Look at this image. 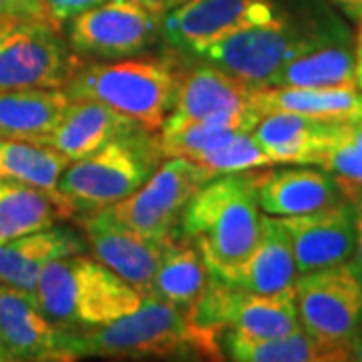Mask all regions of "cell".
<instances>
[{
    "mask_svg": "<svg viewBox=\"0 0 362 362\" xmlns=\"http://www.w3.org/2000/svg\"><path fill=\"white\" fill-rule=\"evenodd\" d=\"M183 235L194 244L211 276L228 282L258 244L262 214L250 171L202 185L183 211Z\"/></svg>",
    "mask_w": 362,
    "mask_h": 362,
    "instance_id": "1",
    "label": "cell"
},
{
    "mask_svg": "<svg viewBox=\"0 0 362 362\" xmlns=\"http://www.w3.org/2000/svg\"><path fill=\"white\" fill-rule=\"evenodd\" d=\"M75 350L78 358H221L220 334L197 326L187 312L156 296H145L137 310L119 320L75 328Z\"/></svg>",
    "mask_w": 362,
    "mask_h": 362,
    "instance_id": "2",
    "label": "cell"
},
{
    "mask_svg": "<svg viewBox=\"0 0 362 362\" xmlns=\"http://www.w3.org/2000/svg\"><path fill=\"white\" fill-rule=\"evenodd\" d=\"M33 296L49 320L65 328H93L119 320L137 310L145 298L115 272L83 254L49 262Z\"/></svg>",
    "mask_w": 362,
    "mask_h": 362,
    "instance_id": "3",
    "label": "cell"
},
{
    "mask_svg": "<svg viewBox=\"0 0 362 362\" xmlns=\"http://www.w3.org/2000/svg\"><path fill=\"white\" fill-rule=\"evenodd\" d=\"M181 71L168 57H135L115 63H83L65 87L71 99H90L115 109L153 133L171 113Z\"/></svg>",
    "mask_w": 362,
    "mask_h": 362,
    "instance_id": "4",
    "label": "cell"
},
{
    "mask_svg": "<svg viewBox=\"0 0 362 362\" xmlns=\"http://www.w3.org/2000/svg\"><path fill=\"white\" fill-rule=\"evenodd\" d=\"M137 131L113 139L90 156L69 163L59 180V189L77 211H99L137 192L163 159L156 139Z\"/></svg>",
    "mask_w": 362,
    "mask_h": 362,
    "instance_id": "5",
    "label": "cell"
},
{
    "mask_svg": "<svg viewBox=\"0 0 362 362\" xmlns=\"http://www.w3.org/2000/svg\"><path fill=\"white\" fill-rule=\"evenodd\" d=\"M83 63L45 18L0 21V90L65 89Z\"/></svg>",
    "mask_w": 362,
    "mask_h": 362,
    "instance_id": "6",
    "label": "cell"
},
{
    "mask_svg": "<svg viewBox=\"0 0 362 362\" xmlns=\"http://www.w3.org/2000/svg\"><path fill=\"white\" fill-rule=\"evenodd\" d=\"M197 326L221 334L233 330L250 338H276L302 328L294 286L282 292H250L209 274L202 300L187 312Z\"/></svg>",
    "mask_w": 362,
    "mask_h": 362,
    "instance_id": "7",
    "label": "cell"
},
{
    "mask_svg": "<svg viewBox=\"0 0 362 362\" xmlns=\"http://www.w3.org/2000/svg\"><path fill=\"white\" fill-rule=\"evenodd\" d=\"M342 33L304 30L292 26L284 16L233 33L202 52L207 61L232 73L254 87H266L268 78L304 52L320 47Z\"/></svg>",
    "mask_w": 362,
    "mask_h": 362,
    "instance_id": "8",
    "label": "cell"
},
{
    "mask_svg": "<svg viewBox=\"0 0 362 362\" xmlns=\"http://www.w3.org/2000/svg\"><path fill=\"white\" fill-rule=\"evenodd\" d=\"M209 180L206 169L192 159L168 157L137 192L105 211L133 232L168 240L175 235L189 199Z\"/></svg>",
    "mask_w": 362,
    "mask_h": 362,
    "instance_id": "9",
    "label": "cell"
},
{
    "mask_svg": "<svg viewBox=\"0 0 362 362\" xmlns=\"http://www.w3.org/2000/svg\"><path fill=\"white\" fill-rule=\"evenodd\" d=\"M294 292L304 330L350 344L362 322V274L352 262L300 274Z\"/></svg>",
    "mask_w": 362,
    "mask_h": 362,
    "instance_id": "10",
    "label": "cell"
},
{
    "mask_svg": "<svg viewBox=\"0 0 362 362\" xmlns=\"http://www.w3.org/2000/svg\"><path fill=\"white\" fill-rule=\"evenodd\" d=\"M161 33V18L133 0H105L69 23V45L77 54L125 59L143 52Z\"/></svg>",
    "mask_w": 362,
    "mask_h": 362,
    "instance_id": "11",
    "label": "cell"
},
{
    "mask_svg": "<svg viewBox=\"0 0 362 362\" xmlns=\"http://www.w3.org/2000/svg\"><path fill=\"white\" fill-rule=\"evenodd\" d=\"M270 0H183L161 18V33L180 51L199 54L233 33L278 18Z\"/></svg>",
    "mask_w": 362,
    "mask_h": 362,
    "instance_id": "12",
    "label": "cell"
},
{
    "mask_svg": "<svg viewBox=\"0 0 362 362\" xmlns=\"http://www.w3.org/2000/svg\"><path fill=\"white\" fill-rule=\"evenodd\" d=\"M0 340L13 361H77L75 328L49 320L33 294L0 284Z\"/></svg>",
    "mask_w": 362,
    "mask_h": 362,
    "instance_id": "13",
    "label": "cell"
},
{
    "mask_svg": "<svg viewBox=\"0 0 362 362\" xmlns=\"http://www.w3.org/2000/svg\"><path fill=\"white\" fill-rule=\"evenodd\" d=\"M81 226L87 233L89 246L97 262H101L125 282H129L133 288H137L143 296L153 294L159 259L163 247L173 235L168 240L147 238L115 221L105 209L90 211L81 221Z\"/></svg>",
    "mask_w": 362,
    "mask_h": 362,
    "instance_id": "14",
    "label": "cell"
},
{
    "mask_svg": "<svg viewBox=\"0 0 362 362\" xmlns=\"http://www.w3.org/2000/svg\"><path fill=\"white\" fill-rule=\"evenodd\" d=\"M290 235L298 274L350 262L356 244V207L349 199L310 214L280 218Z\"/></svg>",
    "mask_w": 362,
    "mask_h": 362,
    "instance_id": "15",
    "label": "cell"
},
{
    "mask_svg": "<svg viewBox=\"0 0 362 362\" xmlns=\"http://www.w3.org/2000/svg\"><path fill=\"white\" fill-rule=\"evenodd\" d=\"M346 127L344 121L268 113L259 119L252 135L274 165H320L324 156L346 135Z\"/></svg>",
    "mask_w": 362,
    "mask_h": 362,
    "instance_id": "16",
    "label": "cell"
},
{
    "mask_svg": "<svg viewBox=\"0 0 362 362\" xmlns=\"http://www.w3.org/2000/svg\"><path fill=\"white\" fill-rule=\"evenodd\" d=\"M250 180L262 214L274 218L310 214L344 199L337 180L324 169H254L250 171Z\"/></svg>",
    "mask_w": 362,
    "mask_h": 362,
    "instance_id": "17",
    "label": "cell"
},
{
    "mask_svg": "<svg viewBox=\"0 0 362 362\" xmlns=\"http://www.w3.org/2000/svg\"><path fill=\"white\" fill-rule=\"evenodd\" d=\"M256 87L220 66L202 65L183 75L175 105L168 123H192L207 119H226L256 111L252 107Z\"/></svg>",
    "mask_w": 362,
    "mask_h": 362,
    "instance_id": "18",
    "label": "cell"
},
{
    "mask_svg": "<svg viewBox=\"0 0 362 362\" xmlns=\"http://www.w3.org/2000/svg\"><path fill=\"white\" fill-rule=\"evenodd\" d=\"M137 131L145 129L107 105L90 99H71L65 115L40 145H49L71 161H77L99 151L113 139Z\"/></svg>",
    "mask_w": 362,
    "mask_h": 362,
    "instance_id": "19",
    "label": "cell"
},
{
    "mask_svg": "<svg viewBox=\"0 0 362 362\" xmlns=\"http://www.w3.org/2000/svg\"><path fill=\"white\" fill-rule=\"evenodd\" d=\"M296 259L290 235L280 218L262 214V230L258 244L250 252L240 268L233 272L228 284L250 292H282L296 284Z\"/></svg>",
    "mask_w": 362,
    "mask_h": 362,
    "instance_id": "20",
    "label": "cell"
},
{
    "mask_svg": "<svg viewBox=\"0 0 362 362\" xmlns=\"http://www.w3.org/2000/svg\"><path fill=\"white\" fill-rule=\"evenodd\" d=\"M83 240L77 233L54 226L4 242L0 244V284L33 294L39 284L40 272L49 262L83 254Z\"/></svg>",
    "mask_w": 362,
    "mask_h": 362,
    "instance_id": "21",
    "label": "cell"
},
{
    "mask_svg": "<svg viewBox=\"0 0 362 362\" xmlns=\"http://www.w3.org/2000/svg\"><path fill=\"white\" fill-rule=\"evenodd\" d=\"M221 349L238 362H346L352 361L350 344L324 340L300 328L276 338H250L223 330Z\"/></svg>",
    "mask_w": 362,
    "mask_h": 362,
    "instance_id": "22",
    "label": "cell"
},
{
    "mask_svg": "<svg viewBox=\"0 0 362 362\" xmlns=\"http://www.w3.org/2000/svg\"><path fill=\"white\" fill-rule=\"evenodd\" d=\"M252 107L259 115H298L344 121L362 119V89L354 87H256Z\"/></svg>",
    "mask_w": 362,
    "mask_h": 362,
    "instance_id": "23",
    "label": "cell"
},
{
    "mask_svg": "<svg viewBox=\"0 0 362 362\" xmlns=\"http://www.w3.org/2000/svg\"><path fill=\"white\" fill-rule=\"evenodd\" d=\"M69 163V157L54 151L49 145L0 137V180L21 181L49 194L61 209L63 220L77 214V209L66 202L59 189V180Z\"/></svg>",
    "mask_w": 362,
    "mask_h": 362,
    "instance_id": "24",
    "label": "cell"
},
{
    "mask_svg": "<svg viewBox=\"0 0 362 362\" xmlns=\"http://www.w3.org/2000/svg\"><path fill=\"white\" fill-rule=\"evenodd\" d=\"M65 89L0 90V137L40 143L65 115Z\"/></svg>",
    "mask_w": 362,
    "mask_h": 362,
    "instance_id": "25",
    "label": "cell"
},
{
    "mask_svg": "<svg viewBox=\"0 0 362 362\" xmlns=\"http://www.w3.org/2000/svg\"><path fill=\"white\" fill-rule=\"evenodd\" d=\"M356 63L354 47L338 35L312 51L282 65L266 87H354ZM358 87V85H356Z\"/></svg>",
    "mask_w": 362,
    "mask_h": 362,
    "instance_id": "26",
    "label": "cell"
},
{
    "mask_svg": "<svg viewBox=\"0 0 362 362\" xmlns=\"http://www.w3.org/2000/svg\"><path fill=\"white\" fill-rule=\"evenodd\" d=\"M207 282L209 270L199 250L173 235L163 247L151 296L189 312L204 296Z\"/></svg>",
    "mask_w": 362,
    "mask_h": 362,
    "instance_id": "27",
    "label": "cell"
},
{
    "mask_svg": "<svg viewBox=\"0 0 362 362\" xmlns=\"http://www.w3.org/2000/svg\"><path fill=\"white\" fill-rule=\"evenodd\" d=\"M63 220L51 195L21 181L0 180V244L49 230Z\"/></svg>",
    "mask_w": 362,
    "mask_h": 362,
    "instance_id": "28",
    "label": "cell"
},
{
    "mask_svg": "<svg viewBox=\"0 0 362 362\" xmlns=\"http://www.w3.org/2000/svg\"><path fill=\"white\" fill-rule=\"evenodd\" d=\"M192 161L206 169L211 180L220 175L246 173V171L274 165V161L264 153V149L259 147L252 133H238L228 141L197 156Z\"/></svg>",
    "mask_w": 362,
    "mask_h": 362,
    "instance_id": "29",
    "label": "cell"
},
{
    "mask_svg": "<svg viewBox=\"0 0 362 362\" xmlns=\"http://www.w3.org/2000/svg\"><path fill=\"white\" fill-rule=\"evenodd\" d=\"M337 180L344 199L354 202V197L362 192V147L346 135L324 156L320 165Z\"/></svg>",
    "mask_w": 362,
    "mask_h": 362,
    "instance_id": "30",
    "label": "cell"
},
{
    "mask_svg": "<svg viewBox=\"0 0 362 362\" xmlns=\"http://www.w3.org/2000/svg\"><path fill=\"white\" fill-rule=\"evenodd\" d=\"M105 0H40L42 18L57 28L69 25L75 16L101 4Z\"/></svg>",
    "mask_w": 362,
    "mask_h": 362,
    "instance_id": "31",
    "label": "cell"
},
{
    "mask_svg": "<svg viewBox=\"0 0 362 362\" xmlns=\"http://www.w3.org/2000/svg\"><path fill=\"white\" fill-rule=\"evenodd\" d=\"M0 18H42L40 0H0Z\"/></svg>",
    "mask_w": 362,
    "mask_h": 362,
    "instance_id": "32",
    "label": "cell"
},
{
    "mask_svg": "<svg viewBox=\"0 0 362 362\" xmlns=\"http://www.w3.org/2000/svg\"><path fill=\"white\" fill-rule=\"evenodd\" d=\"M354 23V63H356V85L362 89V6L344 11Z\"/></svg>",
    "mask_w": 362,
    "mask_h": 362,
    "instance_id": "33",
    "label": "cell"
},
{
    "mask_svg": "<svg viewBox=\"0 0 362 362\" xmlns=\"http://www.w3.org/2000/svg\"><path fill=\"white\" fill-rule=\"evenodd\" d=\"M356 207V244H354V254H352V264H354V268L362 274V202H356L354 204Z\"/></svg>",
    "mask_w": 362,
    "mask_h": 362,
    "instance_id": "34",
    "label": "cell"
},
{
    "mask_svg": "<svg viewBox=\"0 0 362 362\" xmlns=\"http://www.w3.org/2000/svg\"><path fill=\"white\" fill-rule=\"evenodd\" d=\"M137 4H141L143 8H147L151 14H156L159 18H163V14L169 13L173 6L180 4V0H133Z\"/></svg>",
    "mask_w": 362,
    "mask_h": 362,
    "instance_id": "35",
    "label": "cell"
},
{
    "mask_svg": "<svg viewBox=\"0 0 362 362\" xmlns=\"http://www.w3.org/2000/svg\"><path fill=\"white\" fill-rule=\"evenodd\" d=\"M350 354H352V361L362 362V322L350 340Z\"/></svg>",
    "mask_w": 362,
    "mask_h": 362,
    "instance_id": "36",
    "label": "cell"
},
{
    "mask_svg": "<svg viewBox=\"0 0 362 362\" xmlns=\"http://www.w3.org/2000/svg\"><path fill=\"white\" fill-rule=\"evenodd\" d=\"M337 4L342 6V11H350V8H361L362 0H334Z\"/></svg>",
    "mask_w": 362,
    "mask_h": 362,
    "instance_id": "37",
    "label": "cell"
},
{
    "mask_svg": "<svg viewBox=\"0 0 362 362\" xmlns=\"http://www.w3.org/2000/svg\"><path fill=\"white\" fill-rule=\"evenodd\" d=\"M0 362H13V356H11V352L6 350V346L2 344V340H0Z\"/></svg>",
    "mask_w": 362,
    "mask_h": 362,
    "instance_id": "38",
    "label": "cell"
},
{
    "mask_svg": "<svg viewBox=\"0 0 362 362\" xmlns=\"http://www.w3.org/2000/svg\"><path fill=\"white\" fill-rule=\"evenodd\" d=\"M356 202H362V192H358V195L354 197V202H352V204H356Z\"/></svg>",
    "mask_w": 362,
    "mask_h": 362,
    "instance_id": "39",
    "label": "cell"
},
{
    "mask_svg": "<svg viewBox=\"0 0 362 362\" xmlns=\"http://www.w3.org/2000/svg\"><path fill=\"white\" fill-rule=\"evenodd\" d=\"M180 2H183V0H180Z\"/></svg>",
    "mask_w": 362,
    "mask_h": 362,
    "instance_id": "40",
    "label": "cell"
},
{
    "mask_svg": "<svg viewBox=\"0 0 362 362\" xmlns=\"http://www.w3.org/2000/svg\"><path fill=\"white\" fill-rule=\"evenodd\" d=\"M0 21H2V18H0Z\"/></svg>",
    "mask_w": 362,
    "mask_h": 362,
    "instance_id": "41",
    "label": "cell"
}]
</instances>
